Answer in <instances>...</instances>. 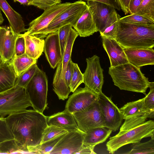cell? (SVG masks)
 Masks as SVG:
<instances>
[{
	"label": "cell",
	"instance_id": "6da1fadb",
	"mask_svg": "<svg viewBox=\"0 0 154 154\" xmlns=\"http://www.w3.org/2000/svg\"><path fill=\"white\" fill-rule=\"evenodd\" d=\"M5 118L14 140L23 153H31L32 149L41 143L48 125L47 116L34 109H26Z\"/></svg>",
	"mask_w": 154,
	"mask_h": 154
},
{
	"label": "cell",
	"instance_id": "7a4b0ae2",
	"mask_svg": "<svg viewBox=\"0 0 154 154\" xmlns=\"http://www.w3.org/2000/svg\"><path fill=\"white\" fill-rule=\"evenodd\" d=\"M115 39L124 48H153L154 26L124 23L119 20Z\"/></svg>",
	"mask_w": 154,
	"mask_h": 154
},
{
	"label": "cell",
	"instance_id": "3957f363",
	"mask_svg": "<svg viewBox=\"0 0 154 154\" xmlns=\"http://www.w3.org/2000/svg\"><path fill=\"white\" fill-rule=\"evenodd\" d=\"M108 73L114 85L120 90L146 95L150 82L142 73L140 67L128 63L115 67H110Z\"/></svg>",
	"mask_w": 154,
	"mask_h": 154
},
{
	"label": "cell",
	"instance_id": "277c9868",
	"mask_svg": "<svg viewBox=\"0 0 154 154\" xmlns=\"http://www.w3.org/2000/svg\"><path fill=\"white\" fill-rule=\"evenodd\" d=\"M154 139V121L150 120L133 128L123 131L109 138L106 143L107 150L114 153L122 146L140 142L142 139L147 137Z\"/></svg>",
	"mask_w": 154,
	"mask_h": 154
},
{
	"label": "cell",
	"instance_id": "5b68a950",
	"mask_svg": "<svg viewBox=\"0 0 154 154\" xmlns=\"http://www.w3.org/2000/svg\"><path fill=\"white\" fill-rule=\"evenodd\" d=\"M32 107L25 89L14 85L0 92V117H5Z\"/></svg>",
	"mask_w": 154,
	"mask_h": 154
},
{
	"label": "cell",
	"instance_id": "8992f818",
	"mask_svg": "<svg viewBox=\"0 0 154 154\" xmlns=\"http://www.w3.org/2000/svg\"><path fill=\"white\" fill-rule=\"evenodd\" d=\"M88 7L86 3L82 1L72 3L70 6L57 15L46 27L38 32L34 36L43 38L48 34L57 31L65 26L70 25L73 27Z\"/></svg>",
	"mask_w": 154,
	"mask_h": 154
},
{
	"label": "cell",
	"instance_id": "52a82bcc",
	"mask_svg": "<svg viewBox=\"0 0 154 154\" xmlns=\"http://www.w3.org/2000/svg\"><path fill=\"white\" fill-rule=\"evenodd\" d=\"M47 78L45 72L38 67L25 88L33 109L43 113L48 108Z\"/></svg>",
	"mask_w": 154,
	"mask_h": 154
},
{
	"label": "cell",
	"instance_id": "ba28073f",
	"mask_svg": "<svg viewBox=\"0 0 154 154\" xmlns=\"http://www.w3.org/2000/svg\"><path fill=\"white\" fill-rule=\"evenodd\" d=\"M97 99L102 113L103 127L113 131L118 130L123 119L119 109L110 98L102 92L98 94Z\"/></svg>",
	"mask_w": 154,
	"mask_h": 154
},
{
	"label": "cell",
	"instance_id": "9c48e42d",
	"mask_svg": "<svg viewBox=\"0 0 154 154\" xmlns=\"http://www.w3.org/2000/svg\"><path fill=\"white\" fill-rule=\"evenodd\" d=\"M72 115L79 129L84 133L97 127H103L97 99L85 109L75 112Z\"/></svg>",
	"mask_w": 154,
	"mask_h": 154
},
{
	"label": "cell",
	"instance_id": "30bf717a",
	"mask_svg": "<svg viewBox=\"0 0 154 154\" xmlns=\"http://www.w3.org/2000/svg\"><path fill=\"white\" fill-rule=\"evenodd\" d=\"M99 59L96 55L86 58L87 67L83 74L85 87L97 94L102 92L104 82L103 70Z\"/></svg>",
	"mask_w": 154,
	"mask_h": 154
},
{
	"label": "cell",
	"instance_id": "8fae6325",
	"mask_svg": "<svg viewBox=\"0 0 154 154\" xmlns=\"http://www.w3.org/2000/svg\"><path fill=\"white\" fill-rule=\"evenodd\" d=\"M97 95L85 87L77 88L69 97L65 109L72 114L83 111L97 100Z\"/></svg>",
	"mask_w": 154,
	"mask_h": 154
},
{
	"label": "cell",
	"instance_id": "7c38bea8",
	"mask_svg": "<svg viewBox=\"0 0 154 154\" xmlns=\"http://www.w3.org/2000/svg\"><path fill=\"white\" fill-rule=\"evenodd\" d=\"M72 3L68 2L61 3L47 8L40 16L29 23L27 32L23 34L35 35L38 32L46 27L57 15Z\"/></svg>",
	"mask_w": 154,
	"mask_h": 154
},
{
	"label": "cell",
	"instance_id": "4fadbf2b",
	"mask_svg": "<svg viewBox=\"0 0 154 154\" xmlns=\"http://www.w3.org/2000/svg\"><path fill=\"white\" fill-rule=\"evenodd\" d=\"M84 133L68 131L60 140L49 154H76L83 145Z\"/></svg>",
	"mask_w": 154,
	"mask_h": 154
},
{
	"label": "cell",
	"instance_id": "5bb4252c",
	"mask_svg": "<svg viewBox=\"0 0 154 154\" xmlns=\"http://www.w3.org/2000/svg\"><path fill=\"white\" fill-rule=\"evenodd\" d=\"M20 34L16 33L10 26H0V56L2 61L10 62L14 57L15 42Z\"/></svg>",
	"mask_w": 154,
	"mask_h": 154
},
{
	"label": "cell",
	"instance_id": "9a60e30c",
	"mask_svg": "<svg viewBox=\"0 0 154 154\" xmlns=\"http://www.w3.org/2000/svg\"><path fill=\"white\" fill-rule=\"evenodd\" d=\"M91 11L98 31L102 33L105 30L110 16L116 11L114 8L105 4L94 1H87Z\"/></svg>",
	"mask_w": 154,
	"mask_h": 154
},
{
	"label": "cell",
	"instance_id": "2e32d148",
	"mask_svg": "<svg viewBox=\"0 0 154 154\" xmlns=\"http://www.w3.org/2000/svg\"><path fill=\"white\" fill-rule=\"evenodd\" d=\"M43 51L51 67L55 68L62 59L57 31L46 37Z\"/></svg>",
	"mask_w": 154,
	"mask_h": 154
},
{
	"label": "cell",
	"instance_id": "e0dca14e",
	"mask_svg": "<svg viewBox=\"0 0 154 154\" xmlns=\"http://www.w3.org/2000/svg\"><path fill=\"white\" fill-rule=\"evenodd\" d=\"M103 46L109 57L110 67L129 63L124 48L114 38L101 36Z\"/></svg>",
	"mask_w": 154,
	"mask_h": 154
},
{
	"label": "cell",
	"instance_id": "ac0fdd59",
	"mask_svg": "<svg viewBox=\"0 0 154 154\" xmlns=\"http://www.w3.org/2000/svg\"><path fill=\"white\" fill-rule=\"evenodd\" d=\"M129 63L138 67L154 64V50L151 48H124Z\"/></svg>",
	"mask_w": 154,
	"mask_h": 154
},
{
	"label": "cell",
	"instance_id": "d6986e66",
	"mask_svg": "<svg viewBox=\"0 0 154 154\" xmlns=\"http://www.w3.org/2000/svg\"><path fill=\"white\" fill-rule=\"evenodd\" d=\"M47 121L48 125H55L68 131H81L78 128L72 114L65 109L47 116Z\"/></svg>",
	"mask_w": 154,
	"mask_h": 154
},
{
	"label": "cell",
	"instance_id": "ffe728a7",
	"mask_svg": "<svg viewBox=\"0 0 154 154\" xmlns=\"http://www.w3.org/2000/svg\"><path fill=\"white\" fill-rule=\"evenodd\" d=\"M73 27L81 37L89 36L98 32L88 7L82 13Z\"/></svg>",
	"mask_w": 154,
	"mask_h": 154
},
{
	"label": "cell",
	"instance_id": "44dd1931",
	"mask_svg": "<svg viewBox=\"0 0 154 154\" xmlns=\"http://www.w3.org/2000/svg\"><path fill=\"white\" fill-rule=\"evenodd\" d=\"M0 9L5 14L10 26L16 33L20 34L27 30L21 16L12 8L6 0H0Z\"/></svg>",
	"mask_w": 154,
	"mask_h": 154
},
{
	"label": "cell",
	"instance_id": "7402d4cb",
	"mask_svg": "<svg viewBox=\"0 0 154 154\" xmlns=\"http://www.w3.org/2000/svg\"><path fill=\"white\" fill-rule=\"evenodd\" d=\"M17 78L11 61H2L0 64V92L14 86Z\"/></svg>",
	"mask_w": 154,
	"mask_h": 154
},
{
	"label": "cell",
	"instance_id": "603a6c76",
	"mask_svg": "<svg viewBox=\"0 0 154 154\" xmlns=\"http://www.w3.org/2000/svg\"><path fill=\"white\" fill-rule=\"evenodd\" d=\"M112 131L111 129L103 127L94 128L85 134L83 144L94 150L96 145L106 140Z\"/></svg>",
	"mask_w": 154,
	"mask_h": 154
},
{
	"label": "cell",
	"instance_id": "cb8c5ba5",
	"mask_svg": "<svg viewBox=\"0 0 154 154\" xmlns=\"http://www.w3.org/2000/svg\"><path fill=\"white\" fill-rule=\"evenodd\" d=\"M25 53L30 57L37 60L44 51V40L34 35H24Z\"/></svg>",
	"mask_w": 154,
	"mask_h": 154
},
{
	"label": "cell",
	"instance_id": "d4e9b609",
	"mask_svg": "<svg viewBox=\"0 0 154 154\" xmlns=\"http://www.w3.org/2000/svg\"><path fill=\"white\" fill-rule=\"evenodd\" d=\"M144 99V97L136 101L128 102L119 108L123 119H125L146 112L143 106Z\"/></svg>",
	"mask_w": 154,
	"mask_h": 154
},
{
	"label": "cell",
	"instance_id": "484cf974",
	"mask_svg": "<svg viewBox=\"0 0 154 154\" xmlns=\"http://www.w3.org/2000/svg\"><path fill=\"white\" fill-rule=\"evenodd\" d=\"M37 60L30 57L25 53L19 56H14L11 60L17 77L23 72L32 65L36 63Z\"/></svg>",
	"mask_w": 154,
	"mask_h": 154
},
{
	"label": "cell",
	"instance_id": "4316f807",
	"mask_svg": "<svg viewBox=\"0 0 154 154\" xmlns=\"http://www.w3.org/2000/svg\"><path fill=\"white\" fill-rule=\"evenodd\" d=\"M154 112H146L141 115L135 116L125 119L121 127L120 131L127 130L139 126L146 122L147 118H154Z\"/></svg>",
	"mask_w": 154,
	"mask_h": 154
},
{
	"label": "cell",
	"instance_id": "83f0119b",
	"mask_svg": "<svg viewBox=\"0 0 154 154\" xmlns=\"http://www.w3.org/2000/svg\"><path fill=\"white\" fill-rule=\"evenodd\" d=\"M131 150L124 153L127 154H154V139L148 141L132 143Z\"/></svg>",
	"mask_w": 154,
	"mask_h": 154
},
{
	"label": "cell",
	"instance_id": "f1b7e54d",
	"mask_svg": "<svg viewBox=\"0 0 154 154\" xmlns=\"http://www.w3.org/2000/svg\"><path fill=\"white\" fill-rule=\"evenodd\" d=\"M134 14L143 16L154 21V0H143Z\"/></svg>",
	"mask_w": 154,
	"mask_h": 154
},
{
	"label": "cell",
	"instance_id": "f546056e",
	"mask_svg": "<svg viewBox=\"0 0 154 154\" xmlns=\"http://www.w3.org/2000/svg\"><path fill=\"white\" fill-rule=\"evenodd\" d=\"M66 133L35 146L32 150L31 153L49 154L57 143Z\"/></svg>",
	"mask_w": 154,
	"mask_h": 154
},
{
	"label": "cell",
	"instance_id": "4dcf8cb0",
	"mask_svg": "<svg viewBox=\"0 0 154 154\" xmlns=\"http://www.w3.org/2000/svg\"><path fill=\"white\" fill-rule=\"evenodd\" d=\"M119 21L124 23L140 25L154 26V21L143 16L135 14L120 18Z\"/></svg>",
	"mask_w": 154,
	"mask_h": 154
},
{
	"label": "cell",
	"instance_id": "1f68e13d",
	"mask_svg": "<svg viewBox=\"0 0 154 154\" xmlns=\"http://www.w3.org/2000/svg\"><path fill=\"white\" fill-rule=\"evenodd\" d=\"M38 67L36 64L35 63L22 73L17 78L14 85L25 89L34 76Z\"/></svg>",
	"mask_w": 154,
	"mask_h": 154
},
{
	"label": "cell",
	"instance_id": "d6a6232c",
	"mask_svg": "<svg viewBox=\"0 0 154 154\" xmlns=\"http://www.w3.org/2000/svg\"><path fill=\"white\" fill-rule=\"evenodd\" d=\"M68 132L67 130L55 125H48L45 130L41 143L65 134Z\"/></svg>",
	"mask_w": 154,
	"mask_h": 154
},
{
	"label": "cell",
	"instance_id": "836d02e7",
	"mask_svg": "<svg viewBox=\"0 0 154 154\" xmlns=\"http://www.w3.org/2000/svg\"><path fill=\"white\" fill-rule=\"evenodd\" d=\"M72 73L69 87L71 92H73L82 83H84L83 74L77 64L72 62Z\"/></svg>",
	"mask_w": 154,
	"mask_h": 154
},
{
	"label": "cell",
	"instance_id": "e575fe53",
	"mask_svg": "<svg viewBox=\"0 0 154 154\" xmlns=\"http://www.w3.org/2000/svg\"><path fill=\"white\" fill-rule=\"evenodd\" d=\"M23 153L14 138L0 143V154Z\"/></svg>",
	"mask_w": 154,
	"mask_h": 154
},
{
	"label": "cell",
	"instance_id": "d590c367",
	"mask_svg": "<svg viewBox=\"0 0 154 154\" xmlns=\"http://www.w3.org/2000/svg\"><path fill=\"white\" fill-rule=\"evenodd\" d=\"M72 28L71 25H66L61 27L57 31L62 57L68 37Z\"/></svg>",
	"mask_w": 154,
	"mask_h": 154
},
{
	"label": "cell",
	"instance_id": "8d00e7d4",
	"mask_svg": "<svg viewBox=\"0 0 154 154\" xmlns=\"http://www.w3.org/2000/svg\"><path fill=\"white\" fill-rule=\"evenodd\" d=\"M120 18V16L117 13L110 25L102 33L100 34L101 36L115 39L118 22Z\"/></svg>",
	"mask_w": 154,
	"mask_h": 154
},
{
	"label": "cell",
	"instance_id": "74e56055",
	"mask_svg": "<svg viewBox=\"0 0 154 154\" xmlns=\"http://www.w3.org/2000/svg\"><path fill=\"white\" fill-rule=\"evenodd\" d=\"M150 90L144 100V107L146 112H154V82H150Z\"/></svg>",
	"mask_w": 154,
	"mask_h": 154
},
{
	"label": "cell",
	"instance_id": "f35d334b",
	"mask_svg": "<svg viewBox=\"0 0 154 154\" xmlns=\"http://www.w3.org/2000/svg\"><path fill=\"white\" fill-rule=\"evenodd\" d=\"M14 138V136L7 124L5 118L0 117V143Z\"/></svg>",
	"mask_w": 154,
	"mask_h": 154
},
{
	"label": "cell",
	"instance_id": "ab89813d",
	"mask_svg": "<svg viewBox=\"0 0 154 154\" xmlns=\"http://www.w3.org/2000/svg\"><path fill=\"white\" fill-rule=\"evenodd\" d=\"M29 6L33 5L45 10L47 8L60 4L56 0H29Z\"/></svg>",
	"mask_w": 154,
	"mask_h": 154
},
{
	"label": "cell",
	"instance_id": "60d3db41",
	"mask_svg": "<svg viewBox=\"0 0 154 154\" xmlns=\"http://www.w3.org/2000/svg\"><path fill=\"white\" fill-rule=\"evenodd\" d=\"M25 41L23 34H20L17 38L15 43L14 56L21 55L25 53Z\"/></svg>",
	"mask_w": 154,
	"mask_h": 154
},
{
	"label": "cell",
	"instance_id": "b9f144b4",
	"mask_svg": "<svg viewBox=\"0 0 154 154\" xmlns=\"http://www.w3.org/2000/svg\"><path fill=\"white\" fill-rule=\"evenodd\" d=\"M72 71V61L71 59L69 60L67 64L64 78L66 84L69 88L70 84Z\"/></svg>",
	"mask_w": 154,
	"mask_h": 154
},
{
	"label": "cell",
	"instance_id": "7bdbcfd3",
	"mask_svg": "<svg viewBox=\"0 0 154 154\" xmlns=\"http://www.w3.org/2000/svg\"><path fill=\"white\" fill-rule=\"evenodd\" d=\"M83 1H94L101 2L109 5L118 11L121 9L119 0H80Z\"/></svg>",
	"mask_w": 154,
	"mask_h": 154
},
{
	"label": "cell",
	"instance_id": "ee69618b",
	"mask_svg": "<svg viewBox=\"0 0 154 154\" xmlns=\"http://www.w3.org/2000/svg\"><path fill=\"white\" fill-rule=\"evenodd\" d=\"M143 0H130L129 6V13L134 14L138 6Z\"/></svg>",
	"mask_w": 154,
	"mask_h": 154
},
{
	"label": "cell",
	"instance_id": "f6af8a7d",
	"mask_svg": "<svg viewBox=\"0 0 154 154\" xmlns=\"http://www.w3.org/2000/svg\"><path fill=\"white\" fill-rule=\"evenodd\" d=\"M121 9L125 14L129 13L128 6L130 0H119Z\"/></svg>",
	"mask_w": 154,
	"mask_h": 154
},
{
	"label": "cell",
	"instance_id": "bcb514c9",
	"mask_svg": "<svg viewBox=\"0 0 154 154\" xmlns=\"http://www.w3.org/2000/svg\"><path fill=\"white\" fill-rule=\"evenodd\" d=\"M96 153L94 150L88 146L84 145V144L76 153V154H94Z\"/></svg>",
	"mask_w": 154,
	"mask_h": 154
},
{
	"label": "cell",
	"instance_id": "7dc6e473",
	"mask_svg": "<svg viewBox=\"0 0 154 154\" xmlns=\"http://www.w3.org/2000/svg\"><path fill=\"white\" fill-rule=\"evenodd\" d=\"M14 2H18L23 5L29 6V0H13Z\"/></svg>",
	"mask_w": 154,
	"mask_h": 154
},
{
	"label": "cell",
	"instance_id": "c3c4849f",
	"mask_svg": "<svg viewBox=\"0 0 154 154\" xmlns=\"http://www.w3.org/2000/svg\"><path fill=\"white\" fill-rule=\"evenodd\" d=\"M4 21V19L2 15L1 10L0 9V25H1Z\"/></svg>",
	"mask_w": 154,
	"mask_h": 154
},
{
	"label": "cell",
	"instance_id": "681fc988",
	"mask_svg": "<svg viewBox=\"0 0 154 154\" xmlns=\"http://www.w3.org/2000/svg\"><path fill=\"white\" fill-rule=\"evenodd\" d=\"M2 60L0 56V64L2 63Z\"/></svg>",
	"mask_w": 154,
	"mask_h": 154
},
{
	"label": "cell",
	"instance_id": "f907efd6",
	"mask_svg": "<svg viewBox=\"0 0 154 154\" xmlns=\"http://www.w3.org/2000/svg\"><path fill=\"white\" fill-rule=\"evenodd\" d=\"M57 1H58V2H59L60 3H61V0H56Z\"/></svg>",
	"mask_w": 154,
	"mask_h": 154
}]
</instances>
